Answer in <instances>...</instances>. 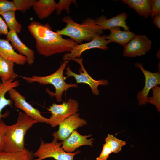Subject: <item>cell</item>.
Listing matches in <instances>:
<instances>
[{
	"label": "cell",
	"instance_id": "obj_12",
	"mask_svg": "<svg viewBox=\"0 0 160 160\" xmlns=\"http://www.w3.org/2000/svg\"><path fill=\"white\" fill-rule=\"evenodd\" d=\"M135 66L141 69L145 77L144 86L143 89L138 93L137 98L139 105H145L148 102V95L150 89L160 84V73L158 71L152 73L146 70L139 63H135Z\"/></svg>",
	"mask_w": 160,
	"mask_h": 160
},
{
	"label": "cell",
	"instance_id": "obj_32",
	"mask_svg": "<svg viewBox=\"0 0 160 160\" xmlns=\"http://www.w3.org/2000/svg\"><path fill=\"white\" fill-rule=\"evenodd\" d=\"M8 32L7 26L5 21L0 15V35H7Z\"/></svg>",
	"mask_w": 160,
	"mask_h": 160
},
{
	"label": "cell",
	"instance_id": "obj_29",
	"mask_svg": "<svg viewBox=\"0 0 160 160\" xmlns=\"http://www.w3.org/2000/svg\"><path fill=\"white\" fill-rule=\"evenodd\" d=\"M7 126L2 120L0 121V152L4 151V144Z\"/></svg>",
	"mask_w": 160,
	"mask_h": 160
},
{
	"label": "cell",
	"instance_id": "obj_19",
	"mask_svg": "<svg viewBox=\"0 0 160 160\" xmlns=\"http://www.w3.org/2000/svg\"><path fill=\"white\" fill-rule=\"evenodd\" d=\"M57 5L54 0H36L32 7L38 18L43 20L56 10Z\"/></svg>",
	"mask_w": 160,
	"mask_h": 160
},
{
	"label": "cell",
	"instance_id": "obj_6",
	"mask_svg": "<svg viewBox=\"0 0 160 160\" xmlns=\"http://www.w3.org/2000/svg\"><path fill=\"white\" fill-rule=\"evenodd\" d=\"M79 107L78 102L72 98L61 104H52L48 109L52 114L48 124L52 127L59 126L66 119L76 113L79 111Z\"/></svg>",
	"mask_w": 160,
	"mask_h": 160
},
{
	"label": "cell",
	"instance_id": "obj_31",
	"mask_svg": "<svg viewBox=\"0 0 160 160\" xmlns=\"http://www.w3.org/2000/svg\"><path fill=\"white\" fill-rule=\"evenodd\" d=\"M151 17L153 18L156 14L160 12V1L151 0Z\"/></svg>",
	"mask_w": 160,
	"mask_h": 160
},
{
	"label": "cell",
	"instance_id": "obj_3",
	"mask_svg": "<svg viewBox=\"0 0 160 160\" xmlns=\"http://www.w3.org/2000/svg\"><path fill=\"white\" fill-rule=\"evenodd\" d=\"M62 21L66 23V26L56 32L61 35L68 36L78 43L84 41H91L96 36H101L103 30L96 23L95 20L88 17L81 24L75 22L68 16L63 17Z\"/></svg>",
	"mask_w": 160,
	"mask_h": 160
},
{
	"label": "cell",
	"instance_id": "obj_30",
	"mask_svg": "<svg viewBox=\"0 0 160 160\" xmlns=\"http://www.w3.org/2000/svg\"><path fill=\"white\" fill-rule=\"evenodd\" d=\"M112 153V151L110 146L105 143L103 145L100 154L98 157L96 158V160H107L110 154Z\"/></svg>",
	"mask_w": 160,
	"mask_h": 160
},
{
	"label": "cell",
	"instance_id": "obj_8",
	"mask_svg": "<svg viewBox=\"0 0 160 160\" xmlns=\"http://www.w3.org/2000/svg\"><path fill=\"white\" fill-rule=\"evenodd\" d=\"M8 94L16 107L22 110L26 115L38 122L48 124L49 119L43 116L39 110L28 103L26 98L15 88L10 90Z\"/></svg>",
	"mask_w": 160,
	"mask_h": 160
},
{
	"label": "cell",
	"instance_id": "obj_10",
	"mask_svg": "<svg viewBox=\"0 0 160 160\" xmlns=\"http://www.w3.org/2000/svg\"><path fill=\"white\" fill-rule=\"evenodd\" d=\"M79 115V113H77L64 120L59 125L58 131L52 134L53 138L63 141L67 138L73 131L87 125V120L80 117Z\"/></svg>",
	"mask_w": 160,
	"mask_h": 160
},
{
	"label": "cell",
	"instance_id": "obj_14",
	"mask_svg": "<svg viewBox=\"0 0 160 160\" xmlns=\"http://www.w3.org/2000/svg\"><path fill=\"white\" fill-rule=\"evenodd\" d=\"M127 17L126 13L123 12L109 19H108L106 16L103 15L96 18L95 20L96 24L103 30L120 27L123 28L124 31H128L129 28L127 25Z\"/></svg>",
	"mask_w": 160,
	"mask_h": 160
},
{
	"label": "cell",
	"instance_id": "obj_5",
	"mask_svg": "<svg viewBox=\"0 0 160 160\" xmlns=\"http://www.w3.org/2000/svg\"><path fill=\"white\" fill-rule=\"evenodd\" d=\"M58 141L53 138L52 142L46 143L41 139L39 148L33 153L37 158L33 160H43L49 158L55 160H74L75 156L81 153L79 150L72 153L65 152L62 147L63 141Z\"/></svg>",
	"mask_w": 160,
	"mask_h": 160
},
{
	"label": "cell",
	"instance_id": "obj_13",
	"mask_svg": "<svg viewBox=\"0 0 160 160\" xmlns=\"http://www.w3.org/2000/svg\"><path fill=\"white\" fill-rule=\"evenodd\" d=\"M92 136L90 134L82 135L76 129L72 132L67 138L63 141L62 147L65 152L72 153L77 148L82 145L93 146L94 139L93 138L88 139Z\"/></svg>",
	"mask_w": 160,
	"mask_h": 160
},
{
	"label": "cell",
	"instance_id": "obj_9",
	"mask_svg": "<svg viewBox=\"0 0 160 160\" xmlns=\"http://www.w3.org/2000/svg\"><path fill=\"white\" fill-rule=\"evenodd\" d=\"M152 41L145 35H136L124 47L123 56L135 57L145 55L151 49Z\"/></svg>",
	"mask_w": 160,
	"mask_h": 160
},
{
	"label": "cell",
	"instance_id": "obj_24",
	"mask_svg": "<svg viewBox=\"0 0 160 160\" xmlns=\"http://www.w3.org/2000/svg\"><path fill=\"white\" fill-rule=\"evenodd\" d=\"M106 143L110 146L112 153H117L120 151L122 147L126 144V143L117 139L113 135L108 134L105 139Z\"/></svg>",
	"mask_w": 160,
	"mask_h": 160
},
{
	"label": "cell",
	"instance_id": "obj_23",
	"mask_svg": "<svg viewBox=\"0 0 160 160\" xmlns=\"http://www.w3.org/2000/svg\"><path fill=\"white\" fill-rule=\"evenodd\" d=\"M16 11H9L2 14L1 15L4 19L9 30L14 31L17 33H18L21 31L22 26L16 19L15 17Z\"/></svg>",
	"mask_w": 160,
	"mask_h": 160
},
{
	"label": "cell",
	"instance_id": "obj_15",
	"mask_svg": "<svg viewBox=\"0 0 160 160\" xmlns=\"http://www.w3.org/2000/svg\"><path fill=\"white\" fill-rule=\"evenodd\" d=\"M6 38L9 41H11L14 49L17 50L19 54L26 57L27 62L29 65H31L34 63L35 59L34 51L21 41L15 31L9 30L6 35Z\"/></svg>",
	"mask_w": 160,
	"mask_h": 160
},
{
	"label": "cell",
	"instance_id": "obj_33",
	"mask_svg": "<svg viewBox=\"0 0 160 160\" xmlns=\"http://www.w3.org/2000/svg\"><path fill=\"white\" fill-rule=\"evenodd\" d=\"M153 23L159 29H160V12L156 15L153 17Z\"/></svg>",
	"mask_w": 160,
	"mask_h": 160
},
{
	"label": "cell",
	"instance_id": "obj_20",
	"mask_svg": "<svg viewBox=\"0 0 160 160\" xmlns=\"http://www.w3.org/2000/svg\"><path fill=\"white\" fill-rule=\"evenodd\" d=\"M14 62L12 60L5 59L0 56V66L1 72L0 77L2 82H13L18 76L14 71Z\"/></svg>",
	"mask_w": 160,
	"mask_h": 160
},
{
	"label": "cell",
	"instance_id": "obj_25",
	"mask_svg": "<svg viewBox=\"0 0 160 160\" xmlns=\"http://www.w3.org/2000/svg\"><path fill=\"white\" fill-rule=\"evenodd\" d=\"M36 0H12L18 10L25 13L33 7Z\"/></svg>",
	"mask_w": 160,
	"mask_h": 160
},
{
	"label": "cell",
	"instance_id": "obj_1",
	"mask_svg": "<svg viewBox=\"0 0 160 160\" xmlns=\"http://www.w3.org/2000/svg\"><path fill=\"white\" fill-rule=\"evenodd\" d=\"M31 35L35 39L36 50L46 57L66 52H70L78 43L71 39H65L52 31L47 23L43 24L34 20L28 26Z\"/></svg>",
	"mask_w": 160,
	"mask_h": 160
},
{
	"label": "cell",
	"instance_id": "obj_34",
	"mask_svg": "<svg viewBox=\"0 0 160 160\" xmlns=\"http://www.w3.org/2000/svg\"><path fill=\"white\" fill-rule=\"evenodd\" d=\"M1 67L0 66V74L1 73Z\"/></svg>",
	"mask_w": 160,
	"mask_h": 160
},
{
	"label": "cell",
	"instance_id": "obj_2",
	"mask_svg": "<svg viewBox=\"0 0 160 160\" xmlns=\"http://www.w3.org/2000/svg\"><path fill=\"white\" fill-rule=\"evenodd\" d=\"M38 122L24 112L20 111L16 123L7 126L4 151L13 152L26 150L25 145V135L28 130Z\"/></svg>",
	"mask_w": 160,
	"mask_h": 160
},
{
	"label": "cell",
	"instance_id": "obj_17",
	"mask_svg": "<svg viewBox=\"0 0 160 160\" xmlns=\"http://www.w3.org/2000/svg\"><path fill=\"white\" fill-rule=\"evenodd\" d=\"M19 80L13 82H2L0 81V121L2 118H7L9 114V111H6L4 114L2 113L3 109L7 106H11L13 101L11 98L7 99L5 97L6 93L11 89L18 87L20 85Z\"/></svg>",
	"mask_w": 160,
	"mask_h": 160
},
{
	"label": "cell",
	"instance_id": "obj_7",
	"mask_svg": "<svg viewBox=\"0 0 160 160\" xmlns=\"http://www.w3.org/2000/svg\"><path fill=\"white\" fill-rule=\"evenodd\" d=\"M76 61L81 66L79 71V74H77L73 72L71 69L69 65L65 68L66 70L65 74L67 75L66 78L70 76L74 77L76 80L77 83H84L89 85L91 88V91L94 95H98L99 91L98 89L100 85L106 86L108 84V81L104 79L95 80L88 73L85 69L83 64V59L82 57L75 58L71 60Z\"/></svg>",
	"mask_w": 160,
	"mask_h": 160
},
{
	"label": "cell",
	"instance_id": "obj_11",
	"mask_svg": "<svg viewBox=\"0 0 160 160\" xmlns=\"http://www.w3.org/2000/svg\"><path fill=\"white\" fill-rule=\"evenodd\" d=\"M111 42L110 41L104 39L101 36H96L88 42L75 45L69 53H66L63 56V60L69 61L74 58H79L84 51L93 48L107 50L109 48L107 45Z\"/></svg>",
	"mask_w": 160,
	"mask_h": 160
},
{
	"label": "cell",
	"instance_id": "obj_21",
	"mask_svg": "<svg viewBox=\"0 0 160 160\" xmlns=\"http://www.w3.org/2000/svg\"><path fill=\"white\" fill-rule=\"evenodd\" d=\"M129 7L134 9L140 16L148 19L151 16V0H122Z\"/></svg>",
	"mask_w": 160,
	"mask_h": 160
},
{
	"label": "cell",
	"instance_id": "obj_28",
	"mask_svg": "<svg viewBox=\"0 0 160 160\" xmlns=\"http://www.w3.org/2000/svg\"><path fill=\"white\" fill-rule=\"evenodd\" d=\"M11 10H17L12 1L0 0V15Z\"/></svg>",
	"mask_w": 160,
	"mask_h": 160
},
{
	"label": "cell",
	"instance_id": "obj_16",
	"mask_svg": "<svg viewBox=\"0 0 160 160\" xmlns=\"http://www.w3.org/2000/svg\"><path fill=\"white\" fill-rule=\"evenodd\" d=\"M0 56L3 58L12 60L16 64L21 65H24L27 60L25 56L15 51L7 39L0 38Z\"/></svg>",
	"mask_w": 160,
	"mask_h": 160
},
{
	"label": "cell",
	"instance_id": "obj_26",
	"mask_svg": "<svg viewBox=\"0 0 160 160\" xmlns=\"http://www.w3.org/2000/svg\"><path fill=\"white\" fill-rule=\"evenodd\" d=\"M153 95L148 97V102L154 105L158 112L160 111V87L157 86L152 88Z\"/></svg>",
	"mask_w": 160,
	"mask_h": 160
},
{
	"label": "cell",
	"instance_id": "obj_4",
	"mask_svg": "<svg viewBox=\"0 0 160 160\" xmlns=\"http://www.w3.org/2000/svg\"><path fill=\"white\" fill-rule=\"evenodd\" d=\"M68 61V60L64 61L57 71L48 76L35 75L30 77H22L28 83L37 82L41 85H52L55 89V92L53 93L47 89H46V91L51 97H55L57 102H60L63 101L62 97L64 91H66L69 88H77L78 86L77 84H68L65 81L66 78L63 76V71Z\"/></svg>",
	"mask_w": 160,
	"mask_h": 160
},
{
	"label": "cell",
	"instance_id": "obj_35",
	"mask_svg": "<svg viewBox=\"0 0 160 160\" xmlns=\"http://www.w3.org/2000/svg\"></svg>",
	"mask_w": 160,
	"mask_h": 160
},
{
	"label": "cell",
	"instance_id": "obj_27",
	"mask_svg": "<svg viewBox=\"0 0 160 160\" xmlns=\"http://www.w3.org/2000/svg\"><path fill=\"white\" fill-rule=\"evenodd\" d=\"M71 3H73L77 6L76 1L75 0H60L57 4L56 9L57 15H60L63 10H66L67 13L69 14L70 10V5Z\"/></svg>",
	"mask_w": 160,
	"mask_h": 160
},
{
	"label": "cell",
	"instance_id": "obj_18",
	"mask_svg": "<svg viewBox=\"0 0 160 160\" xmlns=\"http://www.w3.org/2000/svg\"><path fill=\"white\" fill-rule=\"evenodd\" d=\"M111 33L108 35H103L102 37L111 42L118 43L124 47L129 41L136 35L135 34L129 30L122 31L120 27H115L109 30Z\"/></svg>",
	"mask_w": 160,
	"mask_h": 160
},
{
	"label": "cell",
	"instance_id": "obj_22",
	"mask_svg": "<svg viewBox=\"0 0 160 160\" xmlns=\"http://www.w3.org/2000/svg\"><path fill=\"white\" fill-rule=\"evenodd\" d=\"M32 151L27 149L23 151L0 152V160H33L34 158Z\"/></svg>",
	"mask_w": 160,
	"mask_h": 160
}]
</instances>
